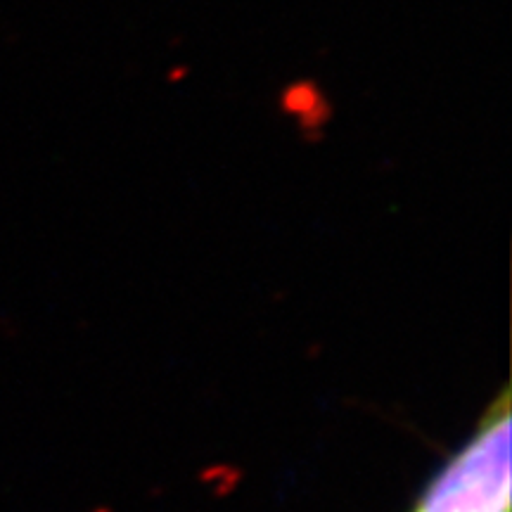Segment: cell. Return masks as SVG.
I'll return each mask as SVG.
<instances>
[{
  "label": "cell",
  "instance_id": "cell-1",
  "mask_svg": "<svg viewBox=\"0 0 512 512\" xmlns=\"http://www.w3.org/2000/svg\"><path fill=\"white\" fill-rule=\"evenodd\" d=\"M510 422L505 384L475 432L441 463L408 512H512Z\"/></svg>",
  "mask_w": 512,
  "mask_h": 512
}]
</instances>
